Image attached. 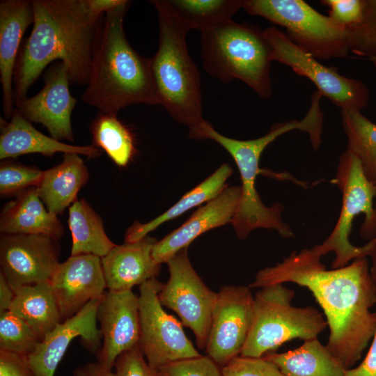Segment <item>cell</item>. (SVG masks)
Returning <instances> with one entry per match:
<instances>
[{
    "mask_svg": "<svg viewBox=\"0 0 376 376\" xmlns=\"http://www.w3.org/2000/svg\"><path fill=\"white\" fill-rule=\"evenodd\" d=\"M311 249L292 251L274 266L260 269L249 287L294 283L308 288L322 308L329 328L326 345L346 370L359 361L376 331V288L367 257L327 269Z\"/></svg>",
    "mask_w": 376,
    "mask_h": 376,
    "instance_id": "1",
    "label": "cell"
},
{
    "mask_svg": "<svg viewBox=\"0 0 376 376\" xmlns=\"http://www.w3.org/2000/svg\"><path fill=\"white\" fill-rule=\"evenodd\" d=\"M33 22L22 42L13 77L15 106L27 98L44 69L59 60L71 84H88L92 46L100 19L92 17L81 0H31Z\"/></svg>",
    "mask_w": 376,
    "mask_h": 376,
    "instance_id": "2",
    "label": "cell"
},
{
    "mask_svg": "<svg viewBox=\"0 0 376 376\" xmlns=\"http://www.w3.org/2000/svg\"><path fill=\"white\" fill-rule=\"evenodd\" d=\"M131 5L127 1L108 12L100 21L95 35L89 79L81 96L100 112L117 116L132 104H159L149 59L129 43L123 19Z\"/></svg>",
    "mask_w": 376,
    "mask_h": 376,
    "instance_id": "3",
    "label": "cell"
},
{
    "mask_svg": "<svg viewBox=\"0 0 376 376\" xmlns=\"http://www.w3.org/2000/svg\"><path fill=\"white\" fill-rule=\"evenodd\" d=\"M295 130L306 132L311 141L317 139L322 130L320 113L310 108L301 120L274 124L265 135L251 140L242 141L225 136L206 120L189 128L191 138L214 141L228 151L237 164L242 182L241 194L231 223L238 239L246 238L253 230L259 228L274 229L284 238L295 236L290 226L281 218L283 205L276 203L266 206L256 188V179L260 173L259 161L263 152L279 136Z\"/></svg>",
    "mask_w": 376,
    "mask_h": 376,
    "instance_id": "4",
    "label": "cell"
},
{
    "mask_svg": "<svg viewBox=\"0 0 376 376\" xmlns=\"http://www.w3.org/2000/svg\"><path fill=\"white\" fill-rule=\"evenodd\" d=\"M158 17L159 45L150 69L159 104L177 122L192 127L202 123L199 71L186 44L189 31L168 0L150 1Z\"/></svg>",
    "mask_w": 376,
    "mask_h": 376,
    "instance_id": "5",
    "label": "cell"
},
{
    "mask_svg": "<svg viewBox=\"0 0 376 376\" xmlns=\"http://www.w3.org/2000/svg\"><path fill=\"white\" fill-rule=\"evenodd\" d=\"M334 183L342 193L340 215L328 237L312 249L320 256L334 252L331 267L335 269L371 252L376 237V185L367 179L358 159L347 150L340 155Z\"/></svg>",
    "mask_w": 376,
    "mask_h": 376,
    "instance_id": "6",
    "label": "cell"
},
{
    "mask_svg": "<svg viewBox=\"0 0 376 376\" xmlns=\"http://www.w3.org/2000/svg\"><path fill=\"white\" fill-rule=\"evenodd\" d=\"M201 35L203 67L224 83L239 79L263 98L272 95L271 52L259 26L230 20Z\"/></svg>",
    "mask_w": 376,
    "mask_h": 376,
    "instance_id": "7",
    "label": "cell"
},
{
    "mask_svg": "<svg viewBox=\"0 0 376 376\" xmlns=\"http://www.w3.org/2000/svg\"><path fill=\"white\" fill-rule=\"evenodd\" d=\"M295 297V291L283 283L256 292L252 323L241 356L263 357L288 341L315 338L326 329L324 315L313 306H293Z\"/></svg>",
    "mask_w": 376,
    "mask_h": 376,
    "instance_id": "8",
    "label": "cell"
},
{
    "mask_svg": "<svg viewBox=\"0 0 376 376\" xmlns=\"http://www.w3.org/2000/svg\"><path fill=\"white\" fill-rule=\"evenodd\" d=\"M242 8L285 28L290 40L317 59L345 58L350 52L346 28L302 0H244Z\"/></svg>",
    "mask_w": 376,
    "mask_h": 376,
    "instance_id": "9",
    "label": "cell"
},
{
    "mask_svg": "<svg viewBox=\"0 0 376 376\" xmlns=\"http://www.w3.org/2000/svg\"><path fill=\"white\" fill-rule=\"evenodd\" d=\"M263 33L270 48L272 61L288 65L295 73L307 77L322 96L341 110L361 111L367 106L369 90L363 81L347 77L334 68L324 65L274 26L265 29Z\"/></svg>",
    "mask_w": 376,
    "mask_h": 376,
    "instance_id": "10",
    "label": "cell"
},
{
    "mask_svg": "<svg viewBox=\"0 0 376 376\" xmlns=\"http://www.w3.org/2000/svg\"><path fill=\"white\" fill-rule=\"evenodd\" d=\"M169 278L159 292L161 304L177 313L194 333L198 347L205 349L218 292L211 290L193 268L188 247L166 263Z\"/></svg>",
    "mask_w": 376,
    "mask_h": 376,
    "instance_id": "11",
    "label": "cell"
},
{
    "mask_svg": "<svg viewBox=\"0 0 376 376\" xmlns=\"http://www.w3.org/2000/svg\"><path fill=\"white\" fill-rule=\"evenodd\" d=\"M163 283L156 278L139 286L141 335L139 345L149 366L157 370L171 362L201 354L186 336L182 323L167 313L158 294Z\"/></svg>",
    "mask_w": 376,
    "mask_h": 376,
    "instance_id": "12",
    "label": "cell"
},
{
    "mask_svg": "<svg viewBox=\"0 0 376 376\" xmlns=\"http://www.w3.org/2000/svg\"><path fill=\"white\" fill-rule=\"evenodd\" d=\"M251 288L226 285L218 292L205 353L221 368L240 355L253 319Z\"/></svg>",
    "mask_w": 376,
    "mask_h": 376,
    "instance_id": "13",
    "label": "cell"
},
{
    "mask_svg": "<svg viewBox=\"0 0 376 376\" xmlns=\"http://www.w3.org/2000/svg\"><path fill=\"white\" fill-rule=\"evenodd\" d=\"M57 240L37 235L2 234L1 272L15 291L28 285L49 281L59 265Z\"/></svg>",
    "mask_w": 376,
    "mask_h": 376,
    "instance_id": "14",
    "label": "cell"
},
{
    "mask_svg": "<svg viewBox=\"0 0 376 376\" xmlns=\"http://www.w3.org/2000/svg\"><path fill=\"white\" fill-rule=\"evenodd\" d=\"M102 344L96 353L97 362L112 369L117 358L138 345L141 335L139 296L132 290H107L97 310Z\"/></svg>",
    "mask_w": 376,
    "mask_h": 376,
    "instance_id": "15",
    "label": "cell"
},
{
    "mask_svg": "<svg viewBox=\"0 0 376 376\" xmlns=\"http://www.w3.org/2000/svg\"><path fill=\"white\" fill-rule=\"evenodd\" d=\"M43 78V88L15 109L29 121L41 123L52 138L73 141L71 114L77 100L70 94L68 68L59 61L46 70Z\"/></svg>",
    "mask_w": 376,
    "mask_h": 376,
    "instance_id": "16",
    "label": "cell"
},
{
    "mask_svg": "<svg viewBox=\"0 0 376 376\" xmlns=\"http://www.w3.org/2000/svg\"><path fill=\"white\" fill-rule=\"evenodd\" d=\"M49 283L62 322L100 299L107 288L101 258L93 254L70 256L59 263Z\"/></svg>",
    "mask_w": 376,
    "mask_h": 376,
    "instance_id": "17",
    "label": "cell"
},
{
    "mask_svg": "<svg viewBox=\"0 0 376 376\" xmlns=\"http://www.w3.org/2000/svg\"><path fill=\"white\" fill-rule=\"evenodd\" d=\"M100 299L86 304L72 317L58 323L27 356L35 376H54L71 341L81 337L86 348L97 353L102 334L97 327V310Z\"/></svg>",
    "mask_w": 376,
    "mask_h": 376,
    "instance_id": "18",
    "label": "cell"
},
{
    "mask_svg": "<svg viewBox=\"0 0 376 376\" xmlns=\"http://www.w3.org/2000/svg\"><path fill=\"white\" fill-rule=\"evenodd\" d=\"M240 194L241 186H226L219 195L195 211L182 226L155 243L152 251L154 260L160 265L166 263L201 234L231 223Z\"/></svg>",
    "mask_w": 376,
    "mask_h": 376,
    "instance_id": "19",
    "label": "cell"
},
{
    "mask_svg": "<svg viewBox=\"0 0 376 376\" xmlns=\"http://www.w3.org/2000/svg\"><path fill=\"white\" fill-rule=\"evenodd\" d=\"M33 22L31 1H0V81L2 89V109L7 118H10L15 110L13 77L22 37Z\"/></svg>",
    "mask_w": 376,
    "mask_h": 376,
    "instance_id": "20",
    "label": "cell"
},
{
    "mask_svg": "<svg viewBox=\"0 0 376 376\" xmlns=\"http://www.w3.org/2000/svg\"><path fill=\"white\" fill-rule=\"evenodd\" d=\"M157 242L155 238L147 235L136 242L116 244L101 258L107 289L130 290L156 278L161 268V265L152 256Z\"/></svg>",
    "mask_w": 376,
    "mask_h": 376,
    "instance_id": "21",
    "label": "cell"
},
{
    "mask_svg": "<svg viewBox=\"0 0 376 376\" xmlns=\"http://www.w3.org/2000/svg\"><path fill=\"white\" fill-rule=\"evenodd\" d=\"M57 152L76 153L95 158L101 150L93 146H75L48 136L36 129L16 109L10 120L1 118L0 159L38 153L50 157Z\"/></svg>",
    "mask_w": 376,
    "mask_h": 376,
    "instance_id": "22",
    "label": "cell"
},
{
    "mask_svg": "<svg viewBox=\"0 0 376 376\" xmlns=\"http://www.w3.org/2000/svg\"><path fill=\"white\" fill-rule=\"evenodd\" d=\"M7 203L0 216V231L9 235H37L58 240L64 233L57 215L49 212L36 187H31Z\"/></svg>",
    "mask_w": 376,
    "mask_h": 376,
    "instance_id": "23",
    "label": "cell"
},
{
    "mask_svg": "<svg viewBox=\"0 0 376 376\" xmlns=\"http://www.w3.org/2000/svg\"><path fill=\"white\" fill-rule=\"evenodd\" d=\"M88 178V169L79 155L64 153L59 164L43 171L36 188L47 210L58 215L77 201Z\"/></svg>",
    "mask_w": 376,
    "mask_h": 376,
    "instance_id": "24",
    "label": "cell"
},
{
    "mask_svg": "<svg viewBox=\"0 0 376 376\" xmlns=\"http://www.w3.org/2000/svg\"><path fill=\"white\" fill-rule=\"evenodd\" d=\"M264 357L275 363L285 376H344L346 369L318 338L299 347Z\"/></svg>",
    "mask_w": 376,
    "mask_h": 376,
    "instance_id": "25",
    "label": "cell"
},
{
    "mask_svg": "<svg viewBox=\"0 0 376 376\" xmlns=\"http://www.w3.org/2000/svg\"><path fill=\"white\" fill-rule=\"evenodd\" d=\"M15 293L9 311L24 321L42 340L62 322L49 281L22 286Z\"/></svg>",
    "mask_w": 376,
    "mask_h": 376,
    "instance_id": "26",
    "label": "cell"
},
{
    "mask_svg": "<svg viewBox=\"0 0 376 376\" xmlns=\"http://www.w3.org/2000/svg\"><path fill=\"white\" fill-rule=\"evenodd\" d=\"M232 173L233 169L229 164H221L212 175L187 192L176 203L159 216L146 224L135 221L126 230L125 242L140 240L161 224L212 200L227 186L226 182Z\"/></svg>",
    "mask_w": 376,
    "mask_h": 376,
    "instance_id": "27",
    "label": "cell"
},
{
    "mask_svg": "<svg viewBox=\"0 0 376 376\" xmlns=\"http://www.w3.org/2000/svg\"><path fill=\"white\" fill-rule=\"evenodd\" d=\"M68 222L72 239L70 256L93 254L102 258L116 245L107 235L100 215L84 199L70 206Z\"/></svg>",
    "mask_w": 376,
    "mask_h": 376,
    "instance_id": "28",
    "label": "cell"
},
{
    "mask_svg": "<svg viewBox=\"0 0 376 376\" xmlns=\"http://www.w3.org/2000/svg\"><path fill=\"white\" fill-rule=\"evenodd\" d=\"M94 147L103 150L119 167H125L136 154L131 130L116 115L99 112L90 127Z\"/></svg>",
    "mask_w": 376,
    "mask_h": 376,
    "instance_id": "29",
    "label": "cell"
},
{
    "mask_svg": "<svg viewBox=\"0 0 376 376\" xmlns=\"http://www.w3.org/2000/svg\"><path fill=\"white\" fill-rule=\"evenodd\" d=\"M341 117L346 150L358 159L367 179L376 185V124L357 110H341Z\"/></svg>",
    "mask_w": 376,
    "mask_h": 376,
    "instance_id": "30",
    "label": "cell"
},
{
    "mask_svg": "<svg viewBox=\"0 0 376 376\" xmlns=\"http://www.w3.org/2000/svg\"><path fill=\"white\" fill-rule=\"evenodd\" d=\"M169 4L190 31H203L230 20L240 8L244 0H168Z\"/></svg>",
    "mask_w": 376,
    "mask_h": 376,
    "instance_id": "31",
    "label": "cell"
},
{
    "mask_svg": "<svg viewBox=\"0 0 376 376\" xmlns=\"http://www.w3.org/2000/svg\"><path fill=\"white\" fill-rule=\"evenodd\" d=\"M114 370L97 361L89 362L73 370V376H157V370L148 363L139 345L123 352L116 359Z\"/></svg>",
    "mask_w": 376,
    "mask_h": 376,
    "instance_id": "32",
    "label": "cell"
},
{
    "mask_svg": "<svg viewBox=\"0 0 376 376\" xmlns=\"http://www.w3.org/2000/svg\"><path fill=\"white\" fill-rule=\"evenodd\" d=\"M41 340L31 327L10 311L0 313V350L29 356Z\"/></svg>",
    "mask_w": 376,
    "mask_h": 376,
    "instance_id": "33",
    "label": "cell"
},
{
    "mask_svg": "<svg viewBox=\"0 0 376 376\" xmlns=\"http://www.w3.org/2000/svg\"><path fill=\"white\" fill-rule=\"evenodd\" d=\"M361 21L346 28L350 51L368 59L376 57V0H363Z\"/></svg>",
    "mask_w": 376,
    "mask_h": 376,
    "instance_id": "34",
    "label": "cell"
},
{
    "mask_svg": "<svg viewBox=\"0 0 376 376\" xmlns=\"http://www.w3.org/2000/svg\"><path fill=\"white\" fill-rule=\"evenodd\" d=\"M43 171L19 163L3 161L0 165V194L17 196L39 184Z\"/></svg>",
    "mask_w": 376,
    "mask_h": 376,
    "instance_id": "35",
    "label": "cell"
},
{
    "mask_svg": "<svg viewBox=\"0 0 376 376\" xmlns=\"http://www.w3.org/2000/svg\"><path fill=\"white\" fill-rule=\"evenodd\" d=\"M157 376H223L221 368L207 355L166 364L157 370Z\"/></svg>",
    "mask_w": 376,
    "mask_h": 376,
    "instance_id": "36",
    "label": "cell"
},
{
    "mask_svg": "<svg viewBox=\"0 0 376 376\" xmlns=\"http://www.w3.org/2000/svg\"><path fill=\"white\" fill-rule=\"evenodd\" d=\"M223 376H285L273 362L263 357L239 355L221 368Z\"/></svg>",
    "mask_w": 376,
    "mask_h": 376,
    "instance_id": "37",
    "label": "cell"
},
{
    "mask_svg": "<svg viewBox=\"0 0 376 376\" xmlns=\"http://www.w3.org/2000/svg\"><path fill=\"white\" fill-rule=\"evenodd\" d=\"M320 2L329 7V17L343 27L352 26L362 18L363 0H322Z\"/></svg>",
    "mask_w": 376,
    "mask_h": 376,
    "instance_id": "38",
    "label": "cell"
},
{
    "mask_svg": "<svg viewBox=\"0 0 376 376\" xmlns=\"http://www.w3.org/2000/svg\"><path fill=\"white\" fill-rule=\"evenodd\" d=\"M0 376H35L27 356L0 350Z\"/></svg>",
    "mask_w": 376,
    "mask_h": 376,
    "instance_id": "39",
    "label": "cell"
},
{
    "mask_svg": "<svg viewBox=\"0 0 376 376\" xmlns=\"http://www.w3.org/2000/svg\"><path fill=\"white\" fill-rule=\"evenodd\" d=\"M344 376H376V331L364 359L356 368L346 370Z\"/></svg>",
    "mask_w": 376,
    "mask_h": 376,
    "instance_id": "40",
    "label": "cell"
},
{
    "mask_svg": "<svg viewBox=\"0 0 376 376\" xmlns=\"http://www.w3.org/2000/svg\"><path fill=\"white\" fill-rule=\"evenodd\" d=\"M84 9L94 19H100L103 13L110 12L125 3L126 0H81Z\"/></svg>",
    "mask_w": 376,
    "mask_h": 376,
    "instance_id": "41",
    "label": "cell"
},
{
    "mask_svg": "<svg viewBox=\"0 0 376 376\" xmlns=\"http://www.w3.org/2000/svg\"><path fill=\"white\" fill-rule=\"evenodd\" d=\"M15 291L0 273V313L9 311L15 297Z\"/></svg>",
    "mask_w": 376,
    "mask_h": 376,
    "instance_id": "42",
    "label": "cell"
},
{
    "mask_svg": "<svg viewBox=\"0 0 376 376\" xmlns=\"http://www.w3.org/2000/svg\"><path fill=\"white\" fill-rule=\"evenodd\" d=\"M369 257L371 260V266H370V275L376 288V237L374 238V244Z\"/></svg>",
    "mask_w": 376,
    "mask_h": 376,
    "instance_id": "43",
    "label": "cell"
},
{
    "mask_svg": "<svg viewBox=\"0 0 376 376\" xmlns=\"http://www.w3.org/2000/svg\"><path fill=\"white\" fill-rule=\"evenodd\" d=\"M369 60L373 63V65L376 68V57L372 58H370Z\"/></svg>",
    "mask_w": 376,
    "mask_h": 376,
    "instance_id": "44",
    "label": "cell"
},
{
    "mask_svg": "<svg viewBox=\"0 0 376 376\" xmlns=\"http://www.w3.org/2000/svg\"><path fill=\"white\" fill-rule=\"evenodd\" d=\"M375 214H376V205L375 206Z\"/></svg>",
    "mask_w": 376,
    "mask_h": 376,
    "instance_id": "45",
    "label": "cell"
}]
</instances>
